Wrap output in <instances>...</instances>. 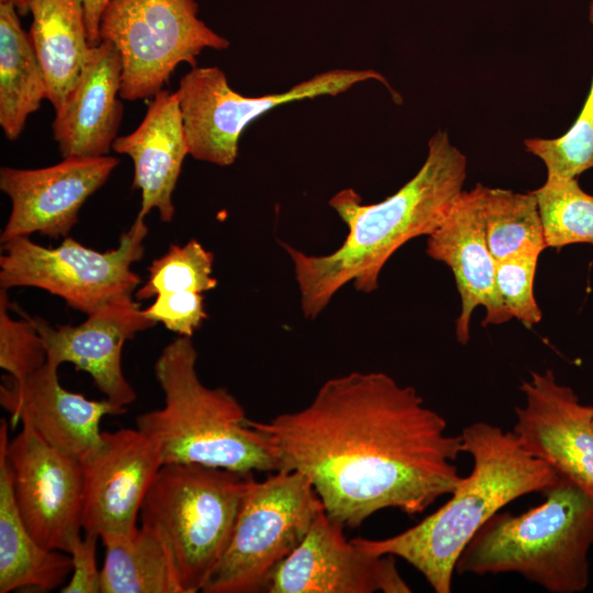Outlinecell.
Returning <instances> with one entry per match:
<instances>
[{
	"label": "cell",
	"instance_id": "obj_1",
	"mask_svg": "<svg viewBox=\"0 0 593 593\" xmlns=\"http://www.w3.org/2000/svg\"><path fill=\"white\" fill-rule=\"evenodd\" d=\"M247 423L264 435L277 471L306 475L344 527L387 508L419 514L462 478L461 436L447 434L446 419L413 387L384 372L331 378L305 407Z\"/></svg>",
	"mask_w": 593,
	"mask_h": 593
},
{
	"label": "cell",
	"instance_id": "obj_2",
	"mask_svg": "<svg viewBox=\"0 0 593 593\" xmlns=\"http://www.w3.org/2000/svg\"><path fill=\"white\" fill-rule=\"evenodd\" d=\"M467 158L438 131L428 142L424 164L415 176L384 200L361 203L353 189L329 200L348 228L342 245L326 255H309L289 244L303 314L315 318L347 283L370 293L390 257L409 240L432 234L462 192Z\"/></svg>",
	"mask_w": 593,
	"mask_h": 593
},
{
	"label": "cell",
	"instance_id": "obj_3",
	"mask_svg": "<svg viewBox=\"0 0 593 593\" xmlns=\"http://www.w3.org/2000/svg\"><path fill=\"white\" fill-rule=\"evenodd\" d=\"M472 468L437 511L384 539L354 538L373 555H391L413 566L436 593H449L456 563L473 536L514 500L552 485L559 473L532 456L513 430L475 422L460 434Z\"/></svg>",
	"mask_w": 593,
	"mask_h": 593
},
{
	"label": "cell",
	"instance_id": "obj_4",
	"mask_svg": "<svg viewBox=\"0 0 593 593\" xmlns=\"http://www.w3.org/2000/svg\"><path fill=\"white\" fill-rule=\"evenodd\" d=\"M191 337L169 343L155 361L161 409L139 414L136 428L158 446L164 463H200L242 473L276 472L264 435L247 423L242 404L225 388H209L197 372Z\"/></svg>",
	"mask_w": 593,
	"mask_h": 593
},
{
	"label": "cell",
	"instance_id": "obj_5",
	"mask_svg": "<svg viewBox=\"0 0 593 593\" xmlns=\"http://www.w3.org/2000/svg\"><path fill=\"white\" fill-rule=\"evenodd\" d=\"M544 501L513 515L496 513L461 552L459 574L518 573L551 593H579L590 582L593 493L570 479L542 491Z\"/></svg>",
	"mask_w": 593,
	"mask_h": 593
},
{
	"label": "cell",
	"instance_id": "obj_6",
	"mask_svg": "<svg viewBox=\"0 0 593 593\" xmlns=\"http://www.w3.org/2000/svg\"><path fill=\"white\" fill-rule=\"evenodd\" d=\"M254 475L200 463H164L141 508L174 551L184 593L202 592L233 534Z\"/></svg>",
	"mask_w": 593,
	"mask_h": 593
},
{
	"label": "cell",
	"instance_id": "obj_7",
	"mask_svg": "<svg viewBox=\"0 0 593 593\" xmlns=\"http://www.w3.org/2000/svg\"><path fill=\"white\" fill-rule=\"evenodd\" d=\"M323 508L310 479L298 471L254 478L230 544L202 592H264L272 571L303 541Z\"/></svg>",
	"mask_w": 593,
	"mask_h": 593
},
{
	"label": "cell",
	"instance_id": "obj_8",
	"mask_svg": "<svg viewBox=\"0 0 593 593\" xmlns=\"http://www.w3.org/2000/svg\"><path fill=\"white\" fill-rule=\"evenodd\" d=\"M195 0H110L99 38L112 43L122 63L120 98L148 99L163 90L180 63L197 66L205 48L226 49L227 38L198 16Z\"/></svg>",
	"mask_w": 593,
	"mask_h": 593
},
{
	"label": "cell",
	"instance_id": "obj_9",
	"mask_svg": "<svg viewBox=\"0 0 593 593\" xmlns=\"http://www.w3.org/2000/svg\"><path fill=\"white\" fill-rule=\"evenodd\" d=\"M148 233L145 217L137 215L119 239L116 248L98 251L66 237L48 248L30 236L2 243L0 289L31 287L61 298L85 314L125 296H132L142 278L132 265L144 255Z\"/></svg>",
	"mask_w": 593,
	"mask_h": 593
},
{
	"label": "cell",
	"instance_id": "obj_10",
	"mask_svg": "<svg viewBox=\"0 0 593 593\" xmlns=\"http://www.w3.org/2000/svg\"><path fill=\"white\" fill-rule=\"evenodd\" d=\"M367 80H378L392 91L387 79L373 69L337 68L317 74L284 92L246 97L231 88L220 68L192 67L176 91L189 155L201 161L230 166L237 158L242 133L266 112L293 101L336 96Z\"/></svg>",
	"mask_w": 593,
	"mask_h": 593
},
{
	"label": "cell",
	"instance_id": "obj_11",
	"mask_svg": "<svg viewBox=\"0 0 593 593\" xmlns=\"http://www.w3.org/2000/svg\"><path fill=\"white\" fill-rule=\"evenodd\" d=\"M80 462L83 533L97 535L103 545L133 537L144 499L164 465L157 444L136 427L105 430Z\"/></svg>",
	"mask_w": 593,
	"mask_h": 593
},
{
	"label": "cell",
	"instance_id": "obj_12",
	"mask_svg": "<svg viewBox=\"0 0 593 593\" xmlns=\"http://www.w3.org/2000/svg\"><path fill=\"white\" fill-rule=\"evenodd\" d=\"M21 424L7 445L19 514L40 545L67 552L82 529L81 462L53 448L27 423Z\"/></svg>",
	"mask_w": 593,
	"mask_h": 593
},
{
	"label": "cell",
	"instance_id": "obj_13",
	"mask_svg": "<svg viewBox=\"0 0 593 593\" xmlns=\"http://www.w3.org/2000/svg\"><path fill=\"white\" fill-rule=\"evenodd\" d=\"M321 510L303 541L270 574L268 593H409L394 556L362 550Z\"/></svg>",
	"mask_w": 593,
	"mask_h": 593
},
{
	"label": "cell",
	"instance_id": "obj_14",
	"mask_svg": "<svg viewBox=\"0 0 593 593\" xmlns=\"http://www.w3.org/2000/svg\"><path fill=\"white\" fill-rule=\"evenodd\" d=\"M118 165V158L107 155L67 157L38 169L1 167L0 189L11 201L1 244L33 233L66 237L83 203L105 183Z\"/></svg>",
	"mask_w": 593,
	"mask_h": 593
},
{
	"label": "cell",
	"instance_id": "obj_15",
	"mask_svg": "<svg viewBox=\"0 0 593 593\" xmlns=\"http://www.w3.org/2000/svg\"><path fill=\"white\" fill-rule=\"evenodd\" d=\"M519 389L525 404L515 407L512 430L521 445L593 493V406L582 404L551 369L533 371Z\"/></svg>",
	"mask_w": 593,
	"mask_h": 593
},
{
	"label": "cell",
	"instance_id": "obj_16",
	"mask_svg": "<svg viewBox=\"0 0 593 593\" xmlns=\"http://www.w3.org/2000/svg\"><path fill=\"white\" fill-rule=\"evenodd\" d=\"M42 337L47 361L59 367L75 365L90 374L105 398L126 407L136 399L122 370V349L126 340L156 325L133 296L114 300L87 315L79 325H49L27 315Z\"/></svg>",
	"mask_w": 593,
	"mask_h": 593
},
{
	"label": "cell",
	"instance_id": "obj_17",
	"mask_svg": "<svg viewBox=\"0 0 593 593\" xmlns=\"http://www.w3.org/2000/svg\"><path fill=\"white\" fill-rule=\"evenodd\" d=\"M483 189L484 186L477 183L469 191L462 190L444 221L427 236V255L447 265L455 277L461 300L456 337L462 345L469 340L475 307H485L483 326L513 318L495 283L496 261L486 243L482 215Z\"/></svg>",
	"mask_w": 593,
	"mask_h": 593
},
{
	"label": "cell",
	"instance_id": "obj_18",
	"mask_svg": "<svg viewBox=\"0 0 593 593\" xmlns=\"http://www.w3.org/2000/svg\"><path fill=\"white\" fill-rule=\"evenodd\" d=\"M0 404L10 413L12 426L27 423L53 448L79 460L99 445L102 418L126 412L108 399L89 400L66 390L58 366L47 360L23 380L5 378Z\"/></svg>",
	"mask_w": 593,
	"mask_h": 593
},
{
	"label": "cell",
	"instance_id": "obj_19",
	"mask_svg": "<svg viewBox=\"0 0 593 593\" xmlns=\"http://www.w3.org/2000/svg\"><path fill=\"white\" fill-rule=\"evenodd\" d=\"M122 63L115 46L91 47L77 82L55 112L53 136L63 158L107 156L123 116Z\"/></svg>",
	"mask_w": 593,
	"mask_h": 593
},
{
	"label": "cell",
	"instance_id": "obj_20",
	"mask_svg": "<svg viewBox=\"0 0 593 593\" xmlns=\"http://www.w3.org/2000/svg\"><path fill=\"white\" fill-rule=\"evenodd\" d=\"M112 149L131 157L133 189L142 192L137 215L146 217L157 209L163 222L175 215L172 193L188 152L182 115L176 91L154 96L141 124L130 134L118 136Z\"/></svg>",
	"mask_w": 593,
	"mask_h": 593
},
{
	"label": "cell",
	"instance_id": "obj_21",
	"mask_svg": "<svg viewBox=\"0 0 593 593\" xmlns=\"http://www.w3.org/2000/svg\"><path fill=\"white\" fill-rule=\"evenodd\" d=\"M8 423L0 422V593L52 591L71 574L69 553L43 547L22 521L7 458Z\"/></svg>",
	"mask_w": 593,
	"mask_h": 593
},
{
	"label": "cell",
	"instance_id": "obj_22",
	"mask_svg": "<svg viewBox=\"0 0 593 593\" xmlns=\"http://www.w3.org/2000/svg\"><path fill=\"white\" fill-rule=\"evenodd\" d=\"M30 40L55 112L75 87L91 46L81 0H29Z\"/></svg>",
	"mask_w": 593,
	"mask_h": 593
},
{
	"label": "cell",
	"instance_id": "obj_23",
	"mask_svg": "<svg viewBox=\"0 0 593 593\" xmlns=\"http://www.w3.org/2000/svg\"><path fill=\"white\" fill-rule=\"evenodd\" d=\"M18 13L12 3L0 2V125L10 141L47 99L44 71Z\"/></svg>",
	"mask_w": 593,
	"mask_h": 593
},
{
	"label": "cell",
	"instance_id": "obj_24",
	"mask_svg": "<svg viewBox=\"0 0 593 593\" xmlns=\"http://www.w3.org/2000/svg\"><path fill=\"white\" fill-rule=\"evenodd\" d=\"M103 546L101 593H184L174 551L158 527L141 523L130 539Z\"/></svg>",
	"mask_w": 593,
	"mask_h": 593
},
{
	"label": "cell",
	"instance_id": "obj_25",
	"mask_svg": "<svg viewBox=\"0 0 593 593\" xmlns=\"http://www.w3.org/2000/svg\"><path fill=\"white\" fill-rule=\"evenodd\" d=\"M482 215L485 238L495 261L524 249L547 248L536 197L530 191L484 187Z\"/></svg>",
	"mask_w": 593,
	"mask_h": 593
},
{
	"label": "cell",
	"instance_id": "obj_26",
	"mask_svg": "<svg viewBox=\"0 0 593 593\" xmlns=\"http://www.w3.org/2000/svg\"><path fill=\"white\" fill-rule=\"evenodd\" d=\"M532 192L538 203L547 247L593 245V195L582 190L577 178L547 179Z\"/></svg>",
	"mask_w": 593,
	"mask_h": 593
},
{
	"label": "cell",
	"instance_id": "obj_27",
	"mask_svg": "<svg viewBox=\"0 0 593 593\" xmlns=\"http://www.w3.org/2000/svg\"><path fill=\"white\" fill-rule=\"evenodd\" d=\"M214 256L198 240L184 245L171 244L168 250L152 261L148 280L135 292V299L148 300L161 292L213 290L217 280L212 276Z\"/></svg>",
	"mask_w": 593,
	"mask_h": 593
},
{
	"label": "cell",
	"instance_id": "obj_28",
	"mask_svg": "<svg viewBox=\"0 0 593 593\" xmlns=\"http://www.w3.org/2000/svg\"><path fill=\"white\" fill-rule=\"evenodd\" d=\"M590 21L593 24V2ZM525 147L542 160L547 179H574L593 168V80L579 116L566 134L557 138H527Z\"/></svg>",
	"mask_w": 593,
	"mask_h": 593
},
{
	"label": "cell",
	"instance_id": "obj_29",
	"mask_svg": "<svg viewBox=\"0 0 593 593\" xmlns=\"http://www.w3.org/2000/svg\"><path fill=\"white\" fill-rule=\"evenodd\" d=\"M7 290L0 289V367L14 380H23L43 366L46 351L36 327L26 313L12 318Z\"/></svg>",
	"mask_w": 593,
	"mask_h": 593
},
{
	"label": "cell",
	"instance_id": "obj_30",
	"mask_svg": "<svg viewBox=\"0 0 593 593\" xmlns=\"http://www.w3.org/2000/svg\"><path fill=\"white\" fill-rule=\"evenodd\" d=\"M541 251L537 248L524 249L495 265V283L505 307L512 317L528 327L541 320V311L534 294V280Z\"/></svg>",
	"mask_w": 593,
	"mask_h": 593
},
{
	"label": "cell",
	"instance_id": "obj_31",
	"mask_svg": "<svg viewBox=\"0 0 593 593\" xmlns=\"http://www.w3.org/2000/svg\"><path fill=\"white\" fill-rule=\"evenodd\" d=\"M145 315L180 336L191 337L208 317L202 293L161 292L155 301L144 310Z\"/></svg>",
	"mask_w": 593,
	"mask_h": 593
},
{
	"label": "cell",
	"instance_id": "obj_32",
	"mask_svg": "<svg viewBox=\"0 0 593 593\" xmlns=\"http://www.w3.org/2000/svg\"><path fill=\"white\" fill-rule=\"evenodd\" d=\"M97 535L75 536L68 546L71 558V574L61 593H101V570L97 566Z\"/></svg>",
	"mask_w": 593,
	"mask_h": 593
},
{
	"label": "cell",
	"instance_id": "obj_33",
	"mask_svg": "<svg viewBox=\"0 0 593 593\" xmlns=\"http://www.w3.org/2000/svg\"><path fill=\"white\" fill-rule=\"evenodd\" d=\"M109 1L110 0H81L88 42L91 47H94L100 43V20Z\"/></svg>",
	"mask_w": 593,
	"mask_h": 593
},
{
	"label": "cell",
	"instance_id": "obj_34",
	"mask_svg": "<svg viewBox=\"0 0 593 593\" xmlns=\"http://www.w3.org/2000/svg\"><path fill=\"white\" fill-rule=\"evenodd\" d=\"M0 2L12 3L16 8L19 14L26 15L30 12L29 0H0Z\"/></svg>",
	"mask_w": 593,
	"mask_h": 593
},
{
	"label": "cell",
	"instance_id": "obj_35",
	"mask_svg": "<svg viewBox=\"0 0 593 593\" xmlns=\"http://www.w3.org/2000/svg\"><path fill=\"white\" fill-rule=\"evenodd\" d=\"M592 422H593V418H592Z\"/></svg>",
	"mask_w": 593,
	"mask_h": 593
}]
</instances>
